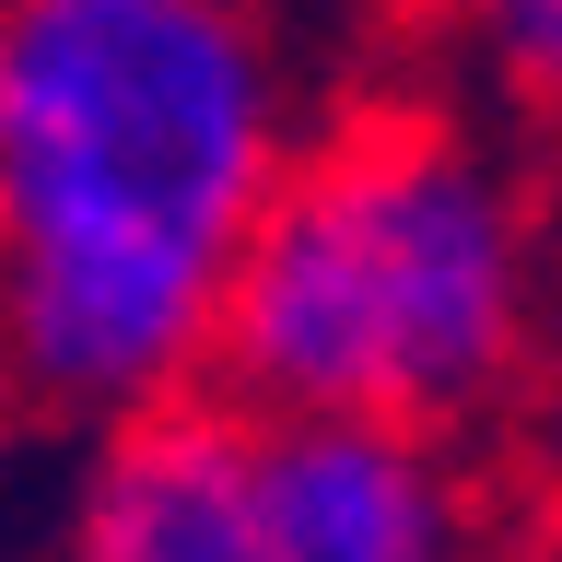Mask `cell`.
I'll use <instances>...</instances> for the list:
<instances>
[{"label":"cell","mask_w":562,"mask_h":562,"mask_svg":"<svg viewBox=\"0 0 562 562\" xmlns=\"http://www.w3.org/2000/svg\"><path fill=\"white\" fill-rule=\"evenodd\" d=\"M434 35L481 117L516 140H562V0H434Z\"/></svg>","instance_id":"5"},{"label":"cell","mask_w":562,"mask_h":562,"mask_svg":"<svg viewBox=\"0 0 562 562\" xmlns=\"http://www.w3.org/2000/svg\"><path fill=\"white\" fill-rule=\"evenodd\" d=\"M492 446H516L527 504H562V305H551V328H539V351H527L516 411H504V434H492Z\"/></svg>","instance_id":"6"},{"label":"cell","mask_w":562,"mask_h":562,"mask_svg":"<svg viewBox=\"0 0 562 562\" xmlns=\"http://www.w3.org/2000/svg\"><path fill=\"white\" fill-rule=\"evenodd\" d=\"M539 176H551V235H562V140L539 153Z\"/></svg>","instance_id":"8"},{"label":"cell","mask_w":562,"mask_h":562,"mask_svg":"<svg viewBox=\"0 0 562 562\" xmlns=\"http://www.w3.org/2000/svg\"><path fill=\"white\" fill-rule=\"evenodd\" d=\"M35 562H270L246 492V422L223 398H176L70 457V492Z\"/></svg>","instance_id":"4"},{"label":"cell","mask_w":562,"mask_h":562,"mask_svg":"<svg viewBox=\"0 0 562 562\" xmlns=\"http://www.w3.org/2000/svg\"><path fill=\"white\" fill-rule=\"evenodd\" d=\"M316 105L270 0H0V411L211 398V328Z\"/></svg>","instance_id":"1"},{"label":"cell","mask_w":562,"mask_h":562,"mask_svg":"<svg viewBox=\"0 0 562 562\" xmlns=\"http://www.w3.org/2000/svg\"><path fill=\"white\" fill-rule=\"evenodd\" d=\"M481 562H562V504H516V516L492 527Z\"/></svg>","instance_id":"7"},{"label":"cell","mask_w":562,"mask_h":562,"mask_svg":"<svg viewBox=\"0 0 562 562\" xmlns=\"http://www.w3.org/2000/svg\"><path fill=\"white\" fill-rule=\"evenodd\" d=\"M246 492L270 562H481L516 516L492 446L411 422H246Z\"/></svg>","instance_id":"3"},{"label":"cell","mask_w":562,"mask_h":562,"mask_svg":"<svg viewBox=\"0 0 562 562\" xmlns=\"http://www.w3.org/2000/svg\"><path fill=\"white\" fill-rule=\"evenodd\" d=\"M562 305L539 140L457 94L316 117L211 328L235 422H411L492 446Z\"/></svg>","instance_id":"2"}]
</instances>
